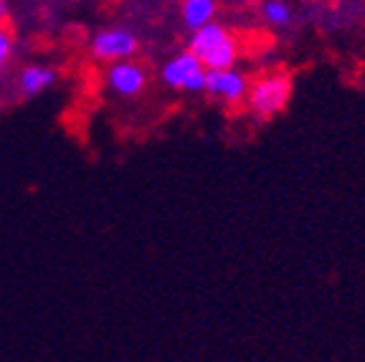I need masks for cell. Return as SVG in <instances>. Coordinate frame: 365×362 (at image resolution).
I'll return each mask as SVG.
<instances>
[{"mask_svg": "<svg viewBox=\"0 0 365 362\" xmlns=\"http://www.w3.org/2000/svg\"><path fill=\"white\" fill-rule=\"evenodd\" d=\"M137 51V38L125 29H109L91 38V53L99 61H122L132 58Z\"/></svg>", "mask_w": 365, "mask_h": 362, "instance_id": "5b68a950", "label": "cell"}, {"mask_svg": "<svg viewBox=\"0 0 365 362\" xmlns=\"http://www.w3.org/2000/svg\"><path fill=\"white\" fill-rule=\"evenodd\" d=\"M11 53H13V36H11V31H8L6 26L0 23V68L8 63Z\"/></svg>", "mask_w": 365, "mask_h": 362, "instance_id": "30bf717a", "label": "cell"}, {"mask_svg": "<svg viewBox=\"0 0 365 362\" xmlns=\"http://www.w3.org/2000/svg\"><path fill=\"white\" fill-rule=\"evenodd\" d=\"M262 16L269 26L274 29H282L292 21V8L287 6L284 0H264L262 3Z\"/></svg>", "mask_w": 365, "mask_h": 362, "instance_id": "9c48e42d", "label": "cell"}, {"mask_svg": "<svg viewBox=\"0 0 365 362\" xmlns=\"http://www.w3.org/2000/svg\"><path fill=\"white\" fill-rule=\"evenodd\" d=\"M145 81H148V74L140 63L130 61V58H122V61H112L107 71V84L112 91L122 96H135L145 89Z\"/></svg>", "mask_w": 365, "mask_h": 362, "instance_id": "8992f818", "label": "cell"}, {"mask_svg": "<svg viewBox=\"0 0 365 362\" xmlns=\"http://www.w3.org/2000/svg\"><path fill=\"white\" fill-rule=\"evenodd\" d=\"M203 91H208L211 96H216V99H221V102H226V104H239L246 99L249 79H246L241 71H236L234 66L205 68Z\"/></svg>", "mask_w": 365, "mask_h": 362, "instance_id": "277c9868", "label": "cell"}, {"mask_svg": "<svg viewBox=\"0 0 365 362\" xmlns=\"http://www.w3.org/2000/svg\"><path fill=\"white\" fill-rule=\"evenodd\" d=\"M190 53L203 63L205 68H226L234 66L239 58V41L221 23H205L190 36Z\"/></svg>", "mask_w": 365, "mask_h": 362, "instance_id": "6da1fadb", "label": "cell"}, {"mask_svg": "<svg viewBox=\"0 0 365 362\" xmlns=\"http://www.w3.org/2000/svg\"><path fill=\"white\" fill-rule=\"evenodd\" d=\"M53 81H56V71H53V68L29 66V68H23V74H21V89L26 96H36L48 89Z\"/></svg>", "mask_w": 365, "mask_h": 362, "instance_id": "ba28073f", "label": "cell"}, {"mask_svg": "<svg viewBox=\"0 0 365 362\" xmlns=\"http://www.w3.org/2000/svg\"><path fill=\"white\" fill-rule=\"evenodd\" d=\"M8 18V6H6V0H0V23H6Z\"/></svg>", "mask_w": 365, "mask_h": 362, "instance_id": "8fae6325", "label": "cell"}, {"mask_svg": "<svg viewBox=\"0 0 365 362\" xmlns=\"http://www.w3.org/2000/svg\"><path fill=\"white\" fill-rule=\"evenodd\" d=\"M216 16V0H182V23L190 31L211 23Z\"/></svg>", "mask_w": 365, "mask_h": 362, "instance_id": "52a82bcc", "label": "cell"}, {"mask_svg": "<svg viewBox=\"0 0 365 362\" xmlns=\"http://www.w3.org/2000/svg\"><path fill=\"white\" fill-rule=\"evenodd\" d=\"M292 99V76L284 71H272L262 79L251 81L246 91L249 112L259 119H272L287 109Z\"/></svg>", "mask_w": 365, "mask_h": 362, "instance_id": "7a4b0ae2", "label": "cell"}, {"mask_svg": "<svg viewBox=\"0 0 365 362\" xmlns=\"http://www.w3.org/2000/svg\"><path fill=\"white\" fill-rule=\"evenodd\" d=\"M163 81L170 89L203 91L205 86V66L190 51L178 53L163 66Z\"/></svg>", "mask_w": 365, "mask_h": 362, "instance_id": "3957f363", "label": "cell"}]
</instances>
